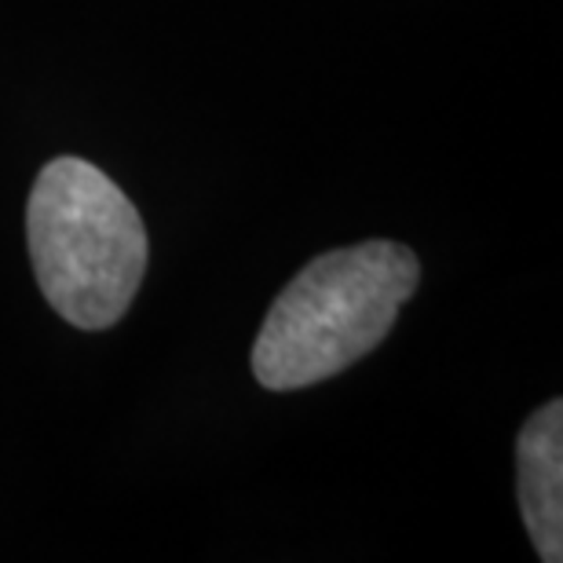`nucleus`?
Listing matches in <instances>:
<instances>
[{
	"label": "nucleus",
	"instance_id": "nucleus-1",
	"mask_svg": "<svg viewBox=\"0 0 563 563\" xmlns=\"http://www.w3.org/2000/svg\"><path fill=\"white\" fill-rule=\"evenodd\" d=\"M421 264L399 242L322 253L278 292L253 344L264 388H308L369 355L413 297Z\"/></svg>",
	"mask_w": 563,
	"mask_h": 563
},
{
	"label": "nucleus",
	"instance_id": "nucleus-2",
	"mask_svg": "<svg viewBox=\"0 0 563 563\" xmlns=\"http://www.w3.org/2000/svg\"><path fill=\"white\" fill-rule=\"evenodd\" d=\"M30 256L44 300L81 330L121 322L146 272V228L103 168L55 157L26 209Z\"/></svg>",
	"mask_w": 563,
	"mask_h": 563
},
{
	"label": "nucleus",
	"instance_id": "nucleus-3",
	"mask_svg": "<svg viewBox=\"0 0 563 563\" xmlns=\"http://www.w3.org/2000/svg\"><path fill=\"white\" fill-rule=\"evenodd\" d=\"M516 487L527 534L545 563L563 560V402L553 399L527 418L516 439Z\"/></svg>",
	"mask_w": 563,
	"mask_h": 563
}]
</instances>
